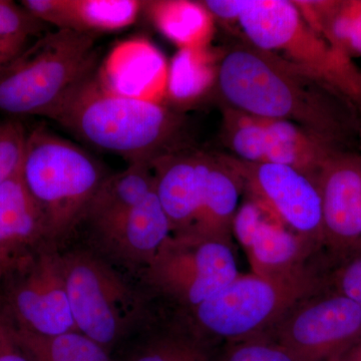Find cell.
Instances as JSON below:
<instances>
[{
    "mask_svg": "<svg viewBox=\"0 0 361 361\" xmlns=\"http://www.w3.org/2000/svg\"><path fill=\"white\" fill-rule=\"evenodd\" d=\"M215 84L227 108L295 123L341 151L360 149L357 106L279 54L233 47L218 63Z\"/></svg>",
    "mask_w": 361,
    "mask_h": 361,
    "instance_id": "6da1fadb",
    "label": "cell"
},
{
    "mask_svg": "<svg viewBox=\"0 0 361 361\" xmlns=\"http://www.w3.org/2000/svg\"><path fill=\"white\" fill-rule=\"evenodd\" d=\"M171 237L151 164L135 163L104 179L70 244L90 249L137 279Z\"/></svg>",
    "mask_w": 361,
    "mask_h": 361,
    "instance_id": "7a4b0ae2",
    "label": "cell"
},
{
    "mask_svg": "<svg viewBox=\"0 0 361 361\" xmlns=\"http://www.w3.org/2000/svg\"><path fill=\"white\" fill-rule=\"evenodd\" d=\"M51 120L90 146L130 164L151 163L175 151L180 118L158 102L113 94L97 73L68 99Z\"/></svg>",
    "mask_w": 361,
    "mask_h": 361,
    "instance_id": "3957f363",
    "label": "cell"
},
{
    "mask_svg": "<svg viewBox=\"0 0 361 361\" xmlns=\"http://www.w3.org/2000/svg\"><path fill=\"white\" fill-rule=\"evenodd\" d=\"M151 166L173 237L232 241L243 185L222 156L177 149Z\"/></svg>",
    "mask_w": 361,
    "mask_h": 361,
    "instance_id": "277c9868",
    "label": "cell"
},
{
    "mask_svg": "<svg viewBox=\"0 0 361 361\" xmlns=\"http://www.w3.org/2000/svg\"><path fill=\"white\" fill-rule=\"evenodd\" d=\"M68 300L80 334L115 355L144 326L155 305L140 282L90 249H61Z\"/></svg>",
    "mask_w": 361,
    "mask_h": 361,
    "instance_id": "5b68a950",
    "label": "cell"
},
{
    "mask_svg": "<svg viewBox=\"0 0 361 361\" xmlns=\"http://www.w3.org/2000/svg\"><path fill=\"white\" fill-rule=\"evenodd\" d=\"M97 68L96 35L44 33L0 71V113L51 118Z\"/></svg>",
    "mask_w": 361,
    "mask_h": 361,
    "instance_id": "8992f818",
    "label": "cell"
},
{
    "mask_svg": "<svg viewBox=\"0 0 361 361\" xmlns=\"http://www.w3.org/2000/svg\"><path fill=\"white\" fill-rule=\"evenodd\" d=\"M106 174L89 153L44 126L28 130L21 177L44 215L49 241L71 243Z\"/></svg>",
    "mask_w": 361,
    "mask_h": 361,
    "instance_id": "52a82bcc",
    "label": "cell"
},
{
    "mask_svg": "<svg viewBox=\"0 0 361 361\" xmlns=\"http://www.w3.org/2000/svg\"><path fill=\"white\" fill-rule=\"evenodd\" d=\"M322 286L316 268L286 277L240 273L194 310L175 315L197 336L220 348L233 342L264 336L292 306Z\"/></svg>",
    "mask_w": 361,
    "mask_h": 361,
    "instance_id": "ba28073f",
    "label": "cell"
},
{
    "mask_svg": "<svg viewBox=\"0 0 361 361\" xmlns=\"http://www.w3.org/2000/svg\"><path fill=\"white\" fill-rule=\"evenodd\" d=\"M238 23L249 44L279 54L361 103V70L304 20L295 1L244 0Z\"/></svg>",
    "mask_w": 361,
    "mask_h": 361,
    "instance_id": "9c48e42d",
    "label": "cell"
},
{
    "mask_svg": "<svg viewBox=\"0 0 361 361\" xmlns=\"http://www.w3.org/2000/svg\"><path fill=\"white\" fill-rule=\"evenodd\" d=\"M239 274L232 241L172 236L137 280L157 308L183 315Z\"/></svg>",
    "mask_w": 361,
    "mask_h": 361,
    "instance_id": "30bf717a",
    "label": "cell"
},
{
    "mask_svg": "<svg viewBox=\"0 0 361 361\" xmlns=\"http://www.w3.org/2000/svg\"><path fill=\"white\" fill-rule=\"evenodd\" d=\"M0 301L18 329L42 336L78 331L71 313L61 252L44 243L9 262Z\"/></svg>",
    "mask_w": 361,
    "mask_h": 361,
    "instance_id": "8fae6325",
    "label": "cell"
},
{
    "mask_svg": "<svg viewBox=\"0 0 361 361\" xmlns=\"http://www.w3.org/2000/svg\"><path fill=\"white\" fill-rule=\"evenodd\" d=\"M264 336L298 361L334 360L360 341L361 307L322 286L292 306Z\"/></svg>",
    "mask_w": 361,
    "mask_h": 361,
    "instance_id": "7c38bea8",
    "label": "cell"
},
{
    "mask_svg": "<svg viewBox=\"0 0 361 361\" xmlns=\"http://www.w3.org/2000/svg\"><path fill=\"white\" fill-rule=\"evenodd\" d=\"M222 157L239 176L243 193L276 216L319 257L323 253V216L316 176L291 166Z\"/></svg>",
    "mask_w": 361,
    "mask_h": 361,
    "instance_id": "4fadbf2b",
    "label": "cell"
},
{
    "mask_svg": "<svg viewBox=\"0 0 361 361\" xmlns=\"http://www.w3.org/2000/svg\"><path fill=\"white\" fill-rule=\"evenodd\" d=\"M223 135L233 157L239 160L291 166L313 176L329 158L343 152L295 123L229 108L223 116Z\"/></svg>",
    "mask_w": 361,
    "mask_h": 361,
    "instance_id": "5bb4252c",
    "label": "cell"
},
{
    "mask_svg": "<svg viewBox=\"0 0 361 361\" xmlns=\"http://www.w3.org/2000/svg\"><path fill=\"white\" fill-rule=\"evenodd\" d=\"M232 235L245 251L252 273L286 277L314 268L316 255L264 206L246 196L235 214Z\"/></svg>",
    "mask_w": 361,
    "mask_h": 361,
    "instance_id": "9a60e30c",
    "label": "cell"
},
{
    "mask_svg": "<svg viewBox=\"0 0 361 361\" xmlns=\"http://www.w3.org/2000/svg\"><path fill=\"white\" fill-rule=\"evenodd\" d=\"M322 196L325 257L341 256L361 243V153L342 152L317 173Z\"/></svg>",
    "mask_w": 361,
    "mask_h": 361,
    "instance_id": "2e32d148",
    "label": "cell"
},
{
    "mask_svg": "<svg viewBox=\"0 0 361 361\" xmlns=\"http://www.w3.org/2000/svg\"><path fill=\"white\" fill-rule=\"evenodd\" d=\"M169 65L146 39L121 42L97 71L99 84L120 96L161 103L167 90Z\"/></svg>",
    "mask_w": 361,
    "mask_h": 361,
    "instance_id": "e0dca14e",
    "label": "cell"
},
{
    "mask_svg": "<svg viewBox=\"0 0 361 361\" xmlns=\"http://www.w3.org/2000/svg\"><path fill=\"white\" fill-rule=\"evenodd\" d=\"M218 350L179 316L155 307L148 322L114 356L118 361H217Z\"/></svg>",
    "mask_w": 361,
    "mask_h": 361,
    "instance_id": "ac0fdd59",
    "label": "cell"
},
{
    "mask_svg": "<svg viewBox=\"0 0 361 361\" xmlns=\"http://www.w3.org/2000/svg\"><path fill=\"white\" fill-rule=\"evenodd\" d=\"M44 243H51L47 223L20 171L0 186V256L13 261Z\"/></svg>",
    "mask_w": 361,
    "mask_h": 361,
    "instance_id": "d6986e66",
    "label": "cell"
},
{
    "mask_svg": "<svg viewBox=\"0 0 361 361\" xmlns=\"http://www.w3.org/2000/svg\"><path fill=\"white\" fill-rule=\"evenodd\" d=\"M141 13L142 1L137 0H52L45 21L56 30L96 35L134 25Z\"/></svg>",
    "mask_w": 361,
    "mask_h": 361,
    "instance_id": "ffe728a7",
    "label": "cell"
},
{
    "mask_svg": "<svg viewBox=\"0 0 361 361\" xmlns=\"http://www.w3.org/2000/svg\"><path fill=\"white\" fill-rule=\"evenodd\" d=\"M296 4L304 20L332 47L350 59L361 56V0Z\"/></svg>",
    "mask_w": 361,
    "mask_h": 361,
    "instance_id": "44dd1931",
    "label": "cell"
},
{
    "mask_svg": "<svg viewBox=\"0 0 361 361\" xmlns=\"http://www.w3.org/2000/svg\"><path fill=\"white\" fill-rule=\"evenodd\" d=\"M142 13L180 49L206 47L212 16L202 2L142 1Z\"/></svg>",
    "mask_w": 361,
    "mask_h": 361,
    "instance_id": "7402d4cb",
    "label": "cell"
},
{
    "mask_svg": "<svg viewBox=\"0 0 361 361\" xmlns=\"http://www.w3.org/2000/svg\"><path fill=\"white\" fill-rule=\"evenodd\" d=\"M16 329L21 348L30 361H118L106 349L78 331L42 336Z\"/></svg>",
    "mask_w": 361,
    "mask_h": 361,
    "instance_id": "603a6c76",
    "label": "cell"
},
{
    "mask_svg": "<svg viewBox=\"0 0 361 361\" xmlns=\"http://www.w3.org/2000/svg\"><path fill=\"white\" fill-rule=\"evenodd\" d=\"M216 73L206 47L180 49L169 65L166 97L176 103H191L216 82Z\"/></svg>",
    "mask_w": 361,
    "mask_h": 361,
    "instance_id": "cb8c5ba5",
    "label": "cell"
},
{
    "mask_svg": "<svg viewBox=\"0 0 361 361\" xmlns=\"http://www.w3.org/2000/svg\"><path fill=\"white\" fill-rule=\"evenodd\" d=\"M318 272L323 287L338 292L361 307V243L337 257H322Z\"/></svg>",
    "mask_w": 361,
    "mask_h": 361,
    "instance_id": "d4e9b609",
    "label": "cell"
},
{
    "mask_svg": "<svg viewBox=\"0 0 361 361\" xmlns=\"http://www.w3.org/2000/svg\"><path fill=\"white\" fill-rule=\"evenodd\" d=\"M27 135L18 118L0 120V186L20 172Z\"/></svg>",
    "mask_w": 361,
    "mask_h": 361,
    "instance_id": "484cf974",
    "label": "cell"
},
{
    "mask_svg": "<svg viewBox=\"0 0 361 361\" xmlns=\"http://www.w3.org/2000/svg\"><path fill=\"white\" fill-rule=\"evenodd\" d=\"M217 361H298L289 351L266 336L221 346Z\"/></svg>",
    "mask_w": 361,
    "mask_h": 361,
    "instance_id": "4316f807",
    "label": "cell"
},
{
    "mask_svg": "<svg viewBox=\"0 0 361 361\" xmlns=\"http://www.w3.org/2000/svg\"><path fill=\"white\" fill-rule=\"evenodd\" d=\"M44 23L32 16L23 6L0 0V37L30 39L42 37Z\"/></svg>",
    "mask_w": 361,
    "mask_h": 361,
    "instance_id": "83f0119b",
    "label": "cell"
},
{
    "mask_svg": "<svg viewBox=\"0 0 361 361\" xmlns=\"http://www.w3.org/2000/svg\"><path fill=\"white\" fill-rule=\"evenodd\" d=\"M0 361H30L16 336V324L0 301Z\"/></svg>",
    "mask_w": 361,
    "mask_h": 361,
    "instance_id": "f1b7e54d",
    "label": "cell"
},
{
    "mask_svg": "<svg viewBox=\"0 0 361 361\" xmlns=\"http://www.w3.org/2000/svg\"><path fill=\"white\" fill-rule=\"evenodd\" d=\"M209 13L222 20H238L244 0H207L202 2Z\"/></svg>",
    "mask_w": 361,
    "mask_h": 361,
    "instance_id": "f546056e",
    "label": "cell"
},
{
    "mask_svg": "<svg viewBox=\"0 0 361 361\" xmlns=\"http://www.w3.org/2000/svg\"><path fill=\"white\" fill-rule=\"evenodd\" d=\"M28 39L0 37V71L27 47Z\"/></svg>",
    "mask_w": 361,
    "mask_h": 361,
    "instance_id": "4dcf8cb0",
    "label": "cell"
},
{
    "mask_svg": "<svg viewBox=\"0 0 361 361\" xmlns=\"http://www.w3.org/2000/svg\"><path fill=\"white\" fill-rule=\"evenodd\" d=\"M341 358L342 361H361V337L355 345Z\"/></svg>",
    "mask_w": 361,
    "mask_h": 361,
    "instance_id": "1f68e13d",
    "label": "cell"
},
{
    "mask_svg": "<svg viewBox=\"0 0 361 361\" xmlns=\"http://www.w3.org/2000/svg\"><path fill=\"white\" fill-rule=\"evenodd\" d=\"M9 262H11V261L6 260V259L2 258L1 256H0V284H1L2 279H4V273H6Z\"/></svg>",
    "mask_w": 361,
    "mask_h": 361,
    "instance_id": "d6a6232c",
    "label": "cell"
},
{
    "mask_svg": "<svg viewBox=\"0 0 361 361\" xmlns=\"http://www.w3.org/2000/svg\"><path fill=\"white\" fill-rule=\"evenodd\" d=\"M358 111H360V149H361V103L358 106Z\"/></svg>",
    "mask_w": 361,
    "mask_h": 361,
    "instance_id": "836d02e7",
    "label": "cell"
}]
</instances>
